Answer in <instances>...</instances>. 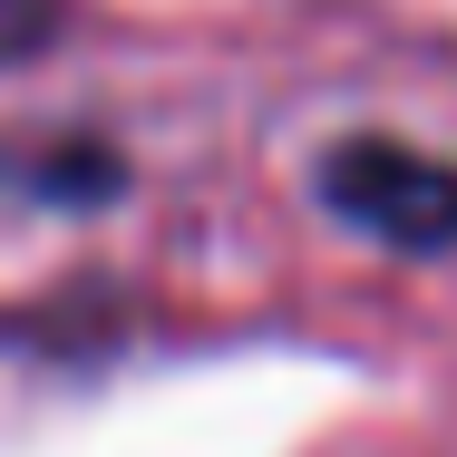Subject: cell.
Listing matches in <instances>:
<instances>
[{
	"label": "cell",
	"instance_id": "7a4b0ae2",
	"mask_svg": "<svg viewBox=\"0 0 457 457\" xmlns=\"http://www.w3.org/2000/svg\"><path fill=\"white\" fill-rule=\"evenodd\" d=\"M59 20H69V0H0V69L39 59L59 39Z\"/></svg>",
	"mask_w": 457,
	"mask_h": 457
},
{
	"label": "cell",
	"instance_id": "6da1fadb",
	"mask_svg": "<svg viewBox=\"0 0 457 457\" xmlns=\"http://www.w3.org/2000/svg\"><path fill=\"white\" fill-rule=\"evenodd\" d=\"M321 204L389 253H457V166L399 137H341L321 156Z\"/></svg>",
	"mask_w": 457,
	"mask_h": 457
}]
</instances>
